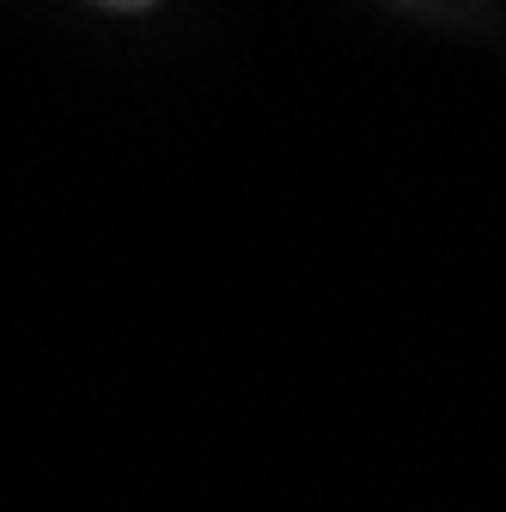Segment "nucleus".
Wrapping results in <instances>:
<instances>
[{"mask_svg":"<svg viewBox=\"0 0 506 512\" xmlns=\"http://www.w3.org/2000/svg\"><path fill=\"white\" fill-rule=\"evenodd\" d=\"M98 7H110V13H147L153 0H98Z\"/></svg>","mask_w":506,"mask_h":512,"instance_id":"obj_1","label":"nucleus"}]
</instances>
